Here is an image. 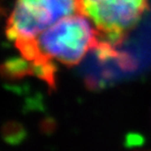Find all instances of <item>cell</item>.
<instances>
[{
	"label": "cell",
	"mask_w": 151,
	"mask_h": 151,
	"mask_svg": "<svg viewBox=\"0 0 151 151\" xmlns=\"http://www.w3.org/2000/svg\"><path fill=\"white\" fill-rule=\"evenodd\" d=\"M98 40L97 31L88 19L76 13L57 21L34 38L37 60L54 58L72 67L81 62L87 51L94 49Z\"/></svg>",
	"instance_id": "6da1fadb"
},
{
	"label": "cell",
	"mask_w": 151,
	"mask_h": 151,
	"mask_svg": "<svg viewBox=\"0 0 151 151\" xmlns=\"http://www.w3.org/2000/svg\"><path fill=\"white\" fill-rule=\"evenodd\" d=\"M80 13L77 0H16L7 19L6 35L11 41L32 39L70 15Z\"/></svg>",
	"instance_id": "3957f363"
},
{
	"label": "cell",
	"mask_w": 151,
	"mask_h": 151,
	"mask_svg": "<svg viewBox=\"0 0 151 151\" xmlns=\"http://www.w3.org/2000/svg\"><path fill=\"white\" fill-rule=\"evenodd\" d=\"M81 14L94 24L99 40L123 43L148 10V0H77Z\"/></svg>",
	"instance_id": "7a4b0ae2"
},
{
	"label": "cell",
	"mask_w": 151,
	"mask_h": 151,
	"mask_svg": "<svg viewBox=\"0 0 151 151\" xmlns=\"http://www.w3.org/2000/svg\"><path fill=\"white\" fill-rule=\"evenodd\" d=\"M3 78L14 81L20 80L28 75H34L32 62L22 58H12L5 62L1 67Z\"/></svg>",
	"instance_id": "277c9868"
},
{
	"label": "cell",
	"mask_w": 151,
	"mask_h": 151,
	"mask_svg": "<svg viewBox=\"0 0 151 151\" xmlns=\"http://www.w3.org/2000/svg\"><path fill=\"white\" fill-rule=\"evenodd\" d=\"M3 137L9 143H17L24 138V129L16 123H8L3 128Z\"/></svg>",
	"instance_id": "5b68a950"
}]
</instances>
